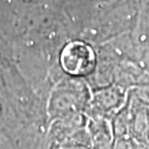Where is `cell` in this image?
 <instances>
[{"label":"cell","instance_id":"cell-1","mask_svg":"<svg viewBox=\"0 0 149 149\" xmlns=\"http://www.w3.org/2000/svg\"><path fill=\"white\" fill-rule=\"evenodd\" d=\"M63 69L72 75H87L94 70L96 63L93 50L85 43L72 42L66 45L61 55Z\"/></svg>","mask_w":149,"mask_h":149}]
</instances>
